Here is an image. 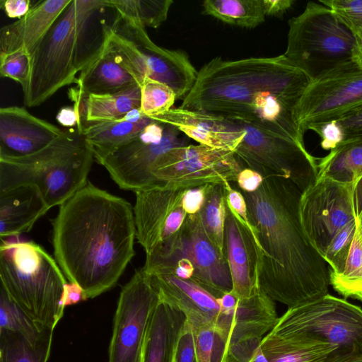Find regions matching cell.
I'll use <instances>...</instances> for the list:
<instances>
[{
	"instance_id": "44",
	"label": "cell",
	"mask_w": 362,
	"mask_h": 362,
	"mask_svg": "<svg viewBox=\"0 0 362 362\" xmlns=\"http://www.w3.org/2000/svg\"><path fill=\"white\" fill-rule=\"evenodd\" d=\"M321 138V146L325 150H332L344 140V133L338 121H331L313 127Z\"/></svg>"
},
{
	"instance_id": "45",
	"label": "cell",
	"mask_w": 362,
	"mask_h": 362,
	"mask_svg": "<svg viewBox=\"0 0 362 362\" xmlns=\"http://www.w3.org/2000/svg\"><path fill=\"white\" fill-rule=\"evenodd\" d=\"M337 121L344 133L341 143L362 139V106Z\"/></svg>"
},
{
	"instance_id": "22",
	"label": "cell",
	"mask_w": 362,
	"mask_h": 362,
	"mask_svg": "<svg viewBox=\"0 0 362 362\" xmlns=\"http://www.w3.org/2000/svg\"><path fill=\"white\" fill-rule=\"evenodd\" d=\"M151 118L175 127L199 144L233 151L240 145L245 133L233 119L180 107Z\"/></svg>"
},
{
	"instance_id": "35",
	"label": "cell",
	"mask_w": 362,
	"mask_h": 362,
	"mask_svg": "<svg viewBox=\"0 0 362 362\" xmlns=\"http://www.w3.org/2000/svg\"><path fill=\"white\" fill-rule=\"evenodd\" d=\"M356 228L344 271L336 274L329 270V284L345 298L362 301V228Z\"/></svg>"
},
{
	"instance_id": "4",
	"label": "cell",
	"mask_w": 362,
	"mask_h": 362,
	"mask_svg": "<svg viewBox=\"0 0 362 362\" xmlns=\"http://www.w3.org/2000/svg\"><path fill=\"white\" fill-rule=\"evenodd\" d=\"M108 0H71L30 56V71L22 86L26 107L38 106L78 76L100 46L90 42L96 18ZM96 42V41H95Z\"/></svg>"
},
{
	"instance_id": "51",
	"label": "cell",
	"mask_w": 362,
	"mask_h": 362,
	"mask_svg": "<svg viewBox=\"0 0 362 362\" xmlns=\"http://www.w3.org/2000/svg\"><path fill=\"white\" fill-rule=\"evenodd\" d=\"M295 1L293 0H262L265 16L281 18Z\"/></svg>"
},
{
	"instance_id": "47",
	"label": "cell",
	"mask_w": 362,
	"mask_h": 362,
	"mask_svg": "<svg viewBox=\"0 0 362 362\" xmlns=\"http://www.w3.org/2000/svg\"><path fill=\"white\" fill-rule=\"evenodd\" d=\"M210 184L199 185L185 189L182 206L187 215L199 213L204 203L206 192Z\"/></svg>"
},
{
	"instance_id": "23",
	"label": "cell",
	"mask_w": 362,
	"mask_h": 362,
	"mask_svg": "<svg viewBox=\"0 0 362 362\" xmlns=\"http://www.w3.org/2000/svg\"><path fill=\"white\" fill-rule=\"evenodd\" d=\"M103 41L78 76L76 86L87 95L115 93L138 84L122 64L107 32Z\"/></svg>"
},
{
	"instance_id": "12",
	"label": "cell",
	"mask_w": 362,
	"mask_h": 362,
	"mask_svg": "<svg viewBox=\"0 0 362 362\" xmlns=\"http://www.w3.org/2000/svg\"><path fill=\"white\" fill-rule=\"evenodd\" d=\"M187 145L188 137L177 128L153 119L135 139L98 163L121 189L135 192L156 185L151 170L163 155L173 148Z\"/></svg>"
},
{
	"instance_id": "20",
	"label": "cell",
	"mask_w": 362,
	"mask_h": 362,
	"mask_svg": "<svg viewBox=\"0 0 362 362\" xmlns=\"http://www.w3.org/2000/svg\"><path fill=\"white\" fill-rule=\"evenodd\" d=\"M64 131L30 114L25 108L0 109V158H21L35 153Z\"/></svg>"
},
{
	"instance_id": "9",
	"label": "cell",
	"mask_w": 362,
	"mask_h": 362,
	"mask_svg": "<svg viewBox=\"0 0 362 362\" xmlns=\"http://www.w3.org/2000/svg\"><path fill=\"white\" fill-rule=\"evenodd\" d=\"M107 32L122 64L140 86L145 78L170 86L177 99L185 98L196 81L197 71L188 55L156 45L143 26L128 25L116 18Z\"/></svg>"
},
{
	"instance_id": "46",
	"label": "cell",
	"mask_w": 362,
	"mask_h": 362,
	"mask_svg": "<svg viewBox=\"0 0 362 362\" xmlns=\"http://www.w3.org/2000/svg\"><path fill=\"white\" fill-rule=\"evenodd\" d=\"M69 98L74 102V108L77 115L76 130L81 134H83L85 128L88 124L87 112H88V95L85 93L77 86L71 88L68 93Z\"/></svg>"
},
{
	"instance_id": "21",
	"label": "cell",
	"mask_w": 362,
	"mask_h": 362,
	"mask_svg": "<svg viewBox=\"0 0 362 362\" xmlns=\"http://www.w3.org/2000/svg\"><path fill=\"white\" fill-rule=\"evenodd\" d=\"M224 246L232 279V292L240 300L250 298L260 289L258 247L254 235L227 203Z\"/></svg>"
},
{
	"instance_id": "6",
	"label": "cell",
	"mask_w": 362,
	"mask_h": 362,
	"mask_svg": "<svg viewBox=\"0 0 362 362\" xmlns=\"http://www.w3.org/2000/svg\"><path fill=\"white\" fill-rule=\"evenodd\" d=\"M1 286L30 317L54 330L64 315L66 280L56 259L33 241L1 239Z\"/></svg>"
},
{
	"instance_id": "13",
	"label": "cell",
	"mask_w": 362,
	"mask_h": 362,
	"mask_svg": "<svg viewBox=\"0 0 362 362\" xmlns=\"http://www.w3.org/2000/svg\"><path fill=\"white\" fill-rule=\"evenodd\" d=\"M362 106V70L353 60L313 79L295 110L304 134L322 124L337 121Z\"/></svg>"
},
{
	"instance_id": "19",
	"label": "cell",
	"mask_w": 362,
	"mask_h": 362,
	"mask_svg": "<svg viewBox=\"0 0 362 362\" xmlns=\"http://www.w3.org/2000/svg\"><path fill=\"white\" fill-rule=\"evenodd\" d=\"M146 272L159 300L182 312L194 329L206 326L214 328L221 307L217 298L208 290L191 279H182L172 273Z\"/></svg>"
},
{
	"instance_id": "32",
	"label": "cell",
	"mask_w": 362,
	"mask_h": 362,
	"mask_svg": "<svg viewBox=\"0 0 362 362\" xmlns=\"http://www.w3.org/2000/svg\"><path fill=\"white\" fill-rule=\"evenodd\" d=\"M117 18L128 25L157 28L168 18L172 0H108Z\"/></svg>"
},
{
	"instance_id": "50",
	"label": "cell",
	"mask_w": 362,
	"mask_h": 362,
	"mask_svg": "<svg viewBox=\"0 0 362 362\" xmlns=\"http://www.w3.org/2000/svg\"><path fill=\"white\" fill-rule=\"evenodd\" d=\"M88 298L81 286L76 282L69 281L66 284L63 295V305L66 306L76 305Z\"/></svg>"
},
{
	"instance_id": "17",
	"label": "cell",
	"mask_w": 362,
	"mask_h": 362,
	"mask_svg": "<svg viewBox=\"0 0 362 362\" xmlns=\"http://www.w3.org/2000/svg\"><path fill=\"white\" fill-rule=\"evenodd\" d=\"M169 258L187 259L194 270L191 280L200 284L216 298L233 290L226 255L209 238L199 212L187 216L180 235L165 252L160 256L146 259L145 262Z\"/></svg>"
},
{
	"instance_id": "30",
	"label": "cell",
	"mask_w": 362,
	"mask_h": 362,
	"mask_svg": "<svg viewBox=\"0 0 362 362\" xmlns=\"http://www.w3.org/2000/svg\"><path fill=\"white\" fill-rule=\"evenodd\" d=\"M203 13L225 23L254 28L265 21L262 0H206Z\"/></svg>"
},
{
	"instance_id": "36",
	"label": "cell",
	"mask_w": 362,
	"mask_h": 362,
	"mask_svg": "<svg viewBox=\"0 0 362 362\" xmlns=\"http://www.w3.org/2000/svg\"><path fill=\"white\" fill-rule=\"evenodd\" d=\"M48 330L52 329L35 322L0 286V333L19 334L31 343H36Z\"/></svg>"
},
{
	"instance_id": "11",
	"label": "cell",
	"mask_w": 362,
	"mask_h": 362,
	"mask_svg": "<svg viewBox=\"0 0 362 362\" xmlns=\"http://www.w3.org/2000/svg\"><path fill=\"white\" fill-rule=\"evenodd\" d=\"M244 168L234 151L208 146L175 147L154 164L151 175L156 185L187 189L206 184L236 182Z\"/></svg>"
},
{
	"instance_id": "24",
	"label": "cell",
	"mask_w": 362,
	"mask_h": 362,
	"mask_svg": "<svg viewBox=\"0 0 362 362\" xmlns=\"http://www.w3.org/2000/svg\"><path fill=\"white\" fill-rule=\"evenodd\" d=\"M71 0L36 1L28 13L0 30V52L23 49L30 56Z\"/></svg>"
},
{
	"instance_id": "53",
	"label": "cell",
	"mask_w": 362,
	"mask_h": 362,
	"mask_svg": "<svg viewBox=\"0 0 362 362\" xmlns=\"http://www.w3.org/2000/svg\"><path fill=\"white\" fill-rule=\"evenodd\" d=\"M57 122L62 126L71 127L77 125V115L74 107H62L57 115Z\"/></svg>"
},
{
	"instance_id": "38",
	"label": "cell",
	"mask_w": 362,
	"mask_h": 362,
	"mask_svg": "<svg viewBox=\"0 0 362 362\" xmlns=\"http://www.w3.org/2000/svg\"><path fill=\"white\" fill-rule=\"evenodd\" d=\"M356 228V221L342 228L332 240L322 256L332 272L341 273L349 257Z\"/></svg>"
},
{
	"instance_id": "39",
	"label": "cell",
	"mask_w": 362,
	"mask_h": 362,
	"mask_svg": "<svg viewBox=\"0 0 362 362\" xmlns=\"http://www.w3.org/2000/svg\"><path fill=\"white\" fill-rule=\"evenodd\" d=\"M351 32L356 45H362V0H320Z\"/></svg>"
},
{
	"instance_id": "31",
	"label": "cell",
	"mask_w": 362,
	"mask_h": 362,
	"mask_svg": "<svg viewBox=\"0 0 362 362\" xmlns=\"http://www.w3.org/2000/svg\"><path fill=\"white\" fill-rule=\"evenodd\" d=\"M140 104L139 84L115 93L90 94L88 98V124L122 118L132 110L140 108Z\"/></svg>"
},
{
	"instance_id": "2",
	"label": "cell",
	"mask_w": 362,
	"mask_h": 362,
	"mask_svg": "<svg viewBox=\"0 0 362 362\" xmlns=\"http://www.w3.org/2000/svg\"><path fill=\"white\" fill-rule=\"evenodd\" d=\"M240 192L258 247L259 288L288 308L328 294L327 262L301 224L302 191L291 180L272 175L256 192Z\"/></svg>"
},
{
	"instance_id": "5",
	"label": "cell",
	"mask_w": 362,
	"mask_h": 362,
	"mask_svg": "<svg viewBox=\"0 0 362 362\" xmlns=\"http://www.w3.org/2000/svg\"><path fill=\"white\" fill-rule=\"evenodd\" d=\"M84 136L76 129L41 151L21 158H0V192L21 185L35 187L52 208L60 206L88 183L94 160Z\"/></svg>"
},
{
	"instance_id": "34",
	"label": "cell",
	"mask_w": 362,
	"mask_h": 362,
	"mask_svg": "<svg viewBox=\"0 0 362 362\" xmlns=\"http://www.w3.org/2000/svg\"><path fill=\"white\" fill-rule=\"evenodd\" d=\"M199 215L209 238L226 255L224 229L226 216V190L225 184L209 185Z\"/></svg>"
},
{
	"instance_id": "43",
	"label": "cell",
	"mask_w": 362,
	"mask_h": 362,
	"mask_svg": "<svg viewBox=\"0 0 362 362\" xmlns=\"http://www.w3.org/2000/svg\"><path fill=\"white\" fill-rule=\"evenodd\" d=\"M225 187L227 204L255 236L253 226L250 221L247 206L244 195L240 190L233 188L229 182L226 183Z\"/></svg>"
},
{
	"instance_id": "1",
	"label": "cell",
	"mask_w": 362,
	"mask_h": 362,
	"mask_svg": "<svg viewBox=\"0 0 362 362\" xmlns=\"http://www.w3.org/2000/svg\"><path fill=\"white\" fill-rule=\"evenodd\" d=\"M311 81L284 54L217 57L198 71L180 107L240 120L304 144L295 110Z\"/></svg>"
},
{
	"instance_id": "7",
	"label": "cell",
	"mask_w": 362,
	"mask_h": 362,
	"mask_svg": "<svg viewBox=\"0 0 362 362\" xmlns=\"http://www.w3.org/2000/svg\"><path fill=\"white\" fill-rule=\"evenodd\" d=\"M267 334L362 360V309L329 293L288 308Z\"/></svg>"
},
{
	"instance_id": "56",
	"label": "cell",
	"mask_w": 362,
	"mask_h": 362,
	"mask_svg": "<svg viewBox=\"0 0 362 362\" xmlns=\"http://www.w3.org/2000/svg\"><path fill=\"white\" fill-rule=\"evenodd\" d=\"M355 362H362V360L357 361H355Z\"/></svg>"
},
{
	"instance_id": "14",
	"label": "cell",
	"mask_w": 362,
	"mask_h": 362,
	"mask_svg": "<svg viewBox=\"0 0 362 362\" xmlns=\"http://www.w3.org/2000/svg\"><path fill=\"white\" fill-rule=\"evenodd\" d=\"M159 296L141 268L123 286L114 317L108 362H140L142 348Z\"/></svg>"
},
{
	"instance_id": "27",
	"label": "cell",
	"mask_w": 362,
	"mask_h": 362,
	"mask_svg": "<svg viewBox=\"0 0 362 362\" xmlns=\"http://www.w3.org/2000/svg\"><path fill=\"white\" fill-rule=\"evenodd\" d=\"M186 317L159 300L145 336L140 362H173L176 341Z\"/></svg>"
},
{
	"instance_id": "40",
	"label": "cell",
	"mask_w": 362,
	"mask_h": 362,
	"mask_svg": "<svg viewBox=\"0 0 362 362\" xmlns=\"http://www.w3.org/2000/svg\"><path fill=\"white\" fill-rule=\"evenodd\" d=\"M30 71V56L24 50L0 52V76L24 86Z\"/></svg>"
},
{
	"instance_id": "55",
	"label": "cell",
	"mask_w": 362,
	"mask_h": 362,
	"mask_svg": "<svg viewBox=\"0 0 362 362\" xmlns=\"http://www.w3.org/2000/svg\"><path fill=\"white\" fill-rule=\"evenodd\" d=\"M352 59L362 70V45L356 46L353 52Z\"/></svg>"
},
{
	"instance_id": "33",
	"label": "cell",
	"mask_w": 362,
	"mask_h": 362,
	"mask_svg": "<svg viewBox=\"0 0 362 362\" xmlns=\"http://www.w3.org/2000/svg\"><path fill=\"white\" fill-rule=\"evenodd\" d=\"M54 330H48L36 343L16 333H0V362H47Z\"/></svg>"
},
{
	"instance_id": "10",
	"label": "cell",
	"mask_w": 362,
	"mask_h": 362,
	"mask_svg": "<svg viewBox=\"0 0 362 362\" xmlns=\"http://www.w3.org/2000/svg\"><path fill=\"white\" fill-rule=\"evenodd\" d=\"M245 136L234 151L246 168L264 177L276 175L293 182L302 192L318 178L317 158L308 152L305 144L246 122L235 120Z\"/></svg>"
},
{
	"instance_id": "49",
	"label": "cell",
	"mask_w": 362,
	"mask_h": 362,
	"mask_svg": "<svg viewBox=\"0 0 362 362\" xmlns=\"http://www.w3.org/2000/svg\"><path fill=\"white\" fill-rule=\"evenodd\" d=\"M1 7L11 18H21L25 16L31 5L29 0H1Z\"/></svg>"
},
{
	"instance_id": "16",
	"label": "cell",
	"mask_w": 362,
	"mask_h": 362,
	"mask_svg": "<svg viewBox=\"0 0 362 362\" xmlns=\"http://www.w3.org/2000/svg\"><path fill=\"white\" fill-rule=\"evenodd\" d=\"M185 189L157 185L134 192L136 238L146 258L160 255L180 235L187 216L182 206Z\"/></svg>"
},
{
	"instance_id": "52",
	"label": "cell",
	"mask_w": 362,
	"mask_h": 362,
	"mask_svg": "<svg viewBox=\"0 0 362 362\" xmlns=\"http://www.w3.org/2000/svg\"><path fill=\"white\" fill-rule=\"evenodd\" d=\"M353 204L356 221L362 228V175L354 184Z\"/></svg>"
},
{
	"instance_id": "54",
	"label": "cell",
	"mask_w": 362,
	"mask_h": 362,
	"mask_svg": "<svg viewBox=\"0 0 362 362\" xmlns=\"http://www.w3.org/2000/svg\"><path fill=\"white\" fill-rule=\"evenodd\" d=\"M247 362H269L264 354L260 345L254 351Z\"/></svg>"
},
{
	"instance_id": "3",
	"label": "cell",
	"mask_w": 362,
	"mask_h": 362,
	"mask_svg": "<svg viewBox=\"0 0 362 362\" xmlns=\"http://www.w3.org/2000/svg\"><path fill=\"white\" fill-rule=\"evenodd\" d=\"M52 226L55 259L88 299L114 287L135 255L131 204L89 182L59 206Z\"/></svg>"
},
{
	"instance_id": "37",
	"label": "cell",
	"mask_w": 362,
	"mask_h": 362,
	"mask_svg": "<svg viewBox=\"0 0 362 362\" xmlns=\"http://www.w3.org/2000/svg\"><path fill=\"white\" fill-rule=\"evenodd\" d=\"M141 112L149 117L162 115L171 108L177 96L168 86L150 78H145L140 85Z\"/></svg>"
},
{
	"instance_id": "25",
	"label": "cell",
	"mask_w": 362,
	"mask_h": 362,
	"mask_svg": "<svg viewBox=\"0 0 362 362\" xmlns=\"http://www.w3.org/2000/svg\"><path fill=\"white\" fill-rule=\"evenodd\" d=\"M49 209L34 186L21 185L0 192L1 239L17 238L29 231Z\"/></svg>"
},
{
	"instance_id": "28",
	"label": "cell",
	"mask_w": 362,
	"mask_h": 362,
	"mask_svg": "<svg viewBox=\"0 0 362 362\" xmlns=\"http://www.w3.org/2000/svg\"><path fill=\"white\" fill-rule=\"evenodd\" d=\"M269 362H355L342 352L267 334L260 343Z\"/></svg>"
},
{
	"instance_id": "42",
	"label": "cell",
	"mask_w": 362,
	"mask_h": 362,
	"mask_svg": "<svg viewBox=\"0 0 362 362\" xmlns=\"http://www.w3.org/2000/svg\"><path fill=\"white\" fill-rule=\"evenodd\" d=\"M193 329V328H192ZM197 362H212L215 341L214 328L206 326L194 329Z\"/></svg>"
},
{
	"instance_id": "15",
	"label": "cell",
	"mask_w": 362,
	"mask_h": 362,
	"mask_svg": "<svg viewBox=\"0 0 362 362\" xmlns=\"http://www.w3.org/2000/svg\"><path fill=\"white\" fill-rule=\"evenodd\" d=\"M354 184L318 177L314 184L302 192L299 203L301 224L311 244L322 257L334 237L356 221L353 204Z\"/></svg>"
},
{
	"instance_id": "18",
	"label": "cell",
	"mask_w": 362,
	"mask_h": 362,
	"mask_svg": "<svg viewBox=\"0 0 362 362\" xmlns=\"http://www.w3.org/2000/svg\"><path fill=\"white\" fill-rule=\"evenodd\" d=\"M278 319L274 301L261 289L250 298L238 299L233 308L221 310L214 327V362H224L228 350L233 346L262 339Z\"/></svg>"
},
{
	"instance_id": "26",
	"label": "cell",
	"mask_w": 362,
	"mask_h": 362,
	"mask_svg": "<svg viewBox=\"0 0 362 362\" xmlns=\"http://www.w3.org/2000/svg\"><path fill=\"white\" fill-rule=\"evenodd\" d=\"M153 121L137 108L117 119L88 123L83 135L93 151L94 159L98 163L135 139Z\"/></svg>"
},
{
	"instance_id": "29",
	"label": "cell",
	"mask_w": 362,
	"mask_h": 362,
	"mask_svg": "<svg viewBox=\"0 0 362 362\" xmlns=\"http://www.w3.org/2000/svg\"><path fill=\"white\" fill-rule=\"evenodd\" d=\"M319 160L318 177L355 183L362 175V139L341 143Z\"/></svg>"
},
{
	"instance_id": "8",
	"label": "cell",
	"mask_w": 362,
	"mask_h": 362,
	"mask_svg": "<svg viewBox=\"0 0 362 362\" xmlns=\"http://www.w3.org/2000/svg\"><path fill=\"white\" fill-rule=\"evenodd\" d=\"M284 56L311 80L352 61L356 41L328 6L308 2L304 11L288 21Z\"/></svg>"
},
{
	"instance_id": "48",
	"label": "cell",
	"mask_w": 362,
	"mask_h": 362,
	"mask_svg": "<svg viewBox=\"0 0 362 362\" xmlns=\"http://www.w3.org/2000/svg\"><path fill=\"white\" fill-rule=\"evenodd\" d=\"M264 177L258 172L244 168L238 173L236 183L240 190L252 193L256 192L262 185Z\"/></svg>"
},
{
	"instance_id": "41",
	"label": "cell",
	"mask_w": 362,
	"mask_h": 362,
	"mask_svg": "<svg viewBox=\"0 0 362 362\" xmlns=\"http://www.w3.org/2000/svg\"><path fill=\"white\" fill-rule=\"evenodd\" d=\"M173 362H197L194 330L187 320L177 336Z\"/></svg>"
}]
</instances>
